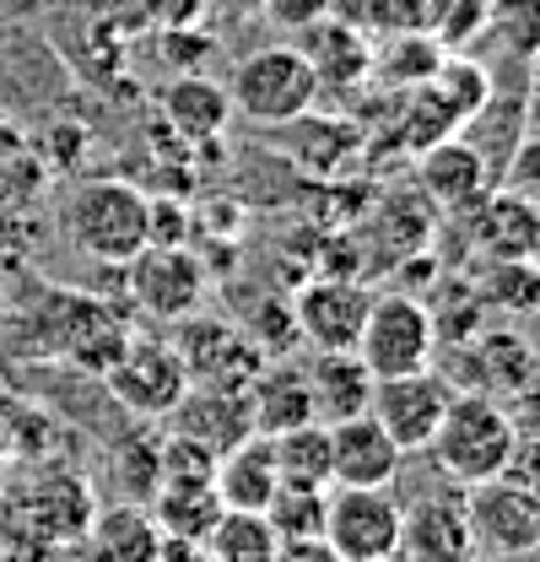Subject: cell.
I'll use <instances>...</instances> for the list:
<instances>
[{
	"instance_id": "6da1fadb",
	"label": "cell",
	"mask_w": 540,
	"mask_h": 562,
	"mask_svg": "<svg viewBox=\"0 0 540 562\" xmlns=\"http://www.w3.org/2000/svg\"><path fill=\"white\" fill-rule=\"evenodd\" d=\"M146 201L151 195H140L125 179H81L66 195L60 227L81 260L125 266L131 255L146 249Z\"/></svg>"
},
{
	"instance_id": "7a4b0ae2",
	"label": "cell",
	"mask_w": 540,
	"mask_h": 562,
	"mask_svg": "<svg viewBox=\"0 0 540 562\" xmlns=\"http://www.w3.org/2000/svg\"><path fill=\"white\" fill-rule=\"evenodd\" d=\"M514 422L497 406V395H481V390H460L449 395L443 406V422L427 443V454L438 460V471L454 482V487H471V482H486L503 471L508 449H514Z\"/></svg>"
},
{
	"instance_id": "3957f363",
	"label": "cell",
	"mask_w": 540,
	"mask_h": 562,
	"mask_svg": "<svg viewBox=\"0 0 540 562\" xmlns=\"http://www.w3.org/2000/svg\"><path fill=\"white\" fill-rule=\"evenodd\" d=\"M227 98H233V109L244 120L281 131V125H292V120H303L314 109L319 81H314V70L303 60V49L270 44V49H255V55L238 60L233 81H227Z\"/></svg>"
},
{
	"instance_id": "277c9868",
	"label": "cell",
	"mask_w": 540,
	"mask_h": 562,
	"mask_svg": "<svg viewBox=\"0 0 540 562\" xmlns=\"http://www.w3.org/2000/svg\"><path fill=\"white\" fill-rule=\"evenodd\" d=\"M357 357L373 379H395V373H416V368H432V351H438V330H432V314L421 297L410 292H373L368 303V319H362V336H357Z\"/></svg>"
},
{
	"instance_id": "5b68a950",
	"label": "cell",
	"mask_w": 540,
	"mask_h": 562,
	"mask_svg": "<svg viewBox=\"0 0 540 562\" xmlns=\"http://www.w3.org/2000/svg\"><path fill=\"white\" fill-rule=\"evenodd\" d=\"M205 266L195 260L190 244H146L140 255L125 260V292L146 319H162V325H179L190 314H201L205 303Z\"/></svg>"
},
{
	"instance_id": "8992f818",
	"label": "cell",
	"mask_w": 540,
	"mask_h": 562,
	"mask_svg": "<svg viewBox=\"0 0 540 562\" xmlns=\"http://www.w3.org/2000/svg\"><path fill=\"white\" fill-rule=\"evenodd\" d=\"M325 541L340 562H373L401 552V497L390 487H336L325 497Z\"/></svg>"
},
{
	"instance_id": "52a82bcc",
	"label": "cell",
	"mask_w": 540,
	"mask_h": 562,
	"mask_svg": "<svg viewBox=\"0 0 540 562\" xmlns=\"http://www.w3.org/2000/svg\"><path fill=\"white\" fill-rule=\"evenodd\" d=\"M454 384L432 368H416V373H395V379H373V395H368V417L379 422L401 454H427L443 406H449Z\"/></svg>"
},
{
	"instance_id": "ba28073f",
	"label": "cell",
	"mask_w": 540,
	"mask_h": 562,
	"mask_svg": "<svg viewBox=\"0 0 540 562\" xmlns=\"http://www.w3.org/2000/svg\"><path fill=\"white\" fill-rule=\"evenodd\" d=\"M465 519H471L475 558H525L540 552V503L525 497L519 487H508L503 476H486L465 487Z\"/></svg>"
},
{
	"instance_id": "9c48e42d",
	"label": "cell",
	"mask_w": 540,
	"mask_h": 562,
	"mask_svg": "<svg viewBox=\"0 0 540 562\" xmlns=\"http://www.w3.org/2000/svg\"><path fill=\"white\" fill-rule=\"evenodd\" d=\"M103 379H109L114 401H125L135 417H168L190 390V368H184L179 351L162 347V341H135V336L109 362Z\"/></svg>"
},
{
	"instance_id": "30bf717a",
	"label": "cell",
	"mask_w": 540,
	"mask_h": 562,
	"mask_svg": "<svg viewBox=\"0 0 540 562\" xmlns=\"http://www.w3.org/2000/svg\"><path fill=\"white\" fill-rule=\"evenodd\" d=\"M368 303L373 292L357 277H319L308 281L297 297H292V325H297V341L314 351H351L362 336V319H368Z\"/></svg>"
},
{
	"instance_id": "8fae6325",
	"label": "cell",
	"mask_w": 540,
	"mask_h": 562,
	"mask_svg": "<svg viewBox=\"0 0 540 562\" xmlns=\"http://www.w3.org/2000/svg\"><path fill=\"white\" fill-rule=\"evenodd\" d=\"M401 558L405 562H475L465 492H421L401 503Z\"/></svg>"
},
{
	"instance_id": "7c38bea8",
	"label": "cell",
	"mask_w": 540,
	"mask_h": 562,
	"mask_svg": "<svg viewBox=\"0 0 540 562\" xmlns=\"http://www.w3.org/2000/svg\"><path fill=\"white\" fill-rule=\"evenodd\" d=\"M401 460V443L368 412L330 422V487H395Z\"/></svg>"
},
{
	"instance_id": "4fadbf2b",
	"label": "cell",
	"mask_w": 540,
	"mask_h": 562,
	"mask_svg": "<svg viewBox=\"0 0 540 562\" xmlns=\"http://www.w3.org/2000/svg\"><path fill=\"white\" fill-rule=\"evenodd\" d=\"M416 184L438 211H471L481 195H492V162L465 136L432 140L416 151Z\"/></svg>"
},
{
	"instance_id": "5bb4252c",
	"label": "cell",
	"mask_w": 540,
	"mask_h": 562,
	"mask_svg": "<svg viewBox=\"0 0 540 562\" xmlns=\"http://www.w3.org/2000/svg\"><path fill=\"white\" fill-rule=\"evenodd\" d=\"M179 357L190 368V384H227V390H249V379L260 373V347L227 325H211V319H179Z\"/></svg>"
},
{
	"instance_id": "9a60e30c",
	"label": "cell",
	"mask_w": 540,
	"mask_h": 562,
	"mask_svg": "<svg viewBox=\"0 0 540 562\" xmlns=\"http://www.w3.org/2000/svg\"><path fill=\"white\" fill-rule=\"evenodd\" d=\"M179 422L184 438L205 443L211 454H227L233 443H244L255 432V412H249V390H227V384H190L184 401L168 412Z\"/></svg>"
},
{
	"instance_id": "2e32d148",
	"label": "cell",
	"mask_w": 540,
	"mask_h": 562,
	"mask_svg": "<svg viewBox=\"0 0 540 562\" xmlns=\"http://www.w3.org/2000/svg\"><path fill=\"white\" fill-rule=\"evenodd\" d=\"M475 244L486 260H525V255H540V206L514 195V190H492L475 201Z\"/></svg>"
},
{
	"instance_id": "e0dca14e",
	"label": "cell",
	"mask_w": 540,
	"mask_h": 562,
	"mask_svg": "<svg viewBox=\"0 0 540 562\" xmlns=\"http://www.w3.org/2000/svg\"><path fill=\"white\" fill-rule=\"evenodd\" d=\"M81 541H87V558L92 562H157L162 558V525L151 519V508L146 503H114V508H103V514H92L87 519V530H81Z\"/></svg>"
},
{
	"instance_id": "ac0fdd59",
	"label": "cell",
	"mask_w": 540,
	"mask_h": 562,
	"mask_svg": "<svg viewBox=\"0 0 540 562\" xmlns=\"http://www.w3.org/2000/svg\"><path fill=\"white\" fill-rule=\"evenodd\" d=\"M303 373H308V395H314V422H340L368 412V395H373V373L362 368L357 351H308L303 357Z\"/></svg>"
},
{
	"instance_id": "d6986e66",
	"label": "cell",
	"mask_w": 540,
	"mask_h": 562,
	"mask_svg": "<svg viewBox=\"0 0 540 562\" xmlns=\"http://www.w3.org/2000/svg\"><path fill=\"white\" fill-rule=\"evenodd\" d=\"M303 60L314 70L319 87H362L373 76V44L368 33H357L351 22H336V16H319L314 27H303Z\"/></svg>"
},
{
	"instance_id": "ffe728a7",
	"label": "cell",
	"mask_w": 540,
	"mask_h": 562,
	"mask_svg": "<svg viewBox=\"0 0 540 562\" xmlns=\"http://www.w3.org/2000/svg\"><path fill=\"white\" fill-rule=\"evenodd\" d=\"M211 487L222 497V508H266L270 492L281 487L275 476V454H270L266 432H249L244 443H233L227 454H216V471H211Z\"/></svg>"
},
{
	"instance_id": "44dd1931",
	"label": "cell",
	"mask_w": 540,
	"mask_h": 562,
	"mask_svg": "<svg viewBox=\"0 0 540 562\" xmlns=\"http://www.w3.org/2000/svg\"><path fill=\"white\" fill-rule=\"evenodd\" d=\"M249 412H255V432H266V438L297 427V422H314L303 362H260V373L249 379Z\"/></svg>"
},
{
	"instance_id": "7402d4cb",
	"label": "cell",
	"mask_w": 540,
	"mask_h": 562,
	"mask_svg": "<svg viewBox=\"0 0 540 562\" xmlns=\"http://www.w3.org/2000/svg\"><path fill=\"white\" fill-rule=\"evenodd\" d=\"M227 114H233L227 87L205 81V76H195V70L162 87V120L173 125V136L179 140H216L222 136V125H227Z\"/></svg>"
},
{
	"instance_id": "603a6c76",
	"label": "cell",
	"mask_w": 540,
	"mask_h": 562,
	"mask_svg": "<svg viewBox=\"0 0 540 562\" xmlns=\"http://www.w3.org/2000/svg\"><path fill=\"white\" fill-rule=\"evenodd\" d=\"M471 362H475V390L481 395H514L525 390L540 373V357L530 351V341H519L514 330H486L471 336Z\"/></svg>"
},
{
	"instance_id": "cb8c5ba5",
	"label": "cell",
	"mask_w": 540,
	"mask_h": 562,
	"mask_svg": "<svg viewBox=\"0 0 540 562\" xmlns=\"http://www.w3.org/2000/svg\"><path fill=\"white\" fill-rule=\"evenodd\" d=\"M146 508L162 525V536H173V541H205V530L222 514V497H216L211 482H162V487L151 492Z\"/></svg>"
},
{
	"instance_id": "d4e9b609",
	"label": "cell",
	"mask_w": 540,
	"mask_h": 562,
	"mask_svg": "<svg viewBox=\"0 0 540 562\" xmlns=\"http://www.w3.org/2000/svg\"><path fill=\"white\" fill-rule=\"evenodd\" d=\"M275 476L297 487H330V427L325 422H297L286 432H270Z\"/></svg>"
},
{
	"instance_id": "484cf974",
	"label": "cell",
	"mask_w": 540,
	"mask_h": 562,
	"mask_svg": "<svg viewBox=\"0 0 540 562\" xmlns=\"http://www.w3.org/2000/svg\"><path fill=\"white\" fill-rule=\"evenodd\" d=\"M201 547L211 552V562H270L281 541H275L266 514H255V508H222L216 525L205 530Z\"/></svg>"
},
{
	"instance_id": "4316f807",
	"label": "cell",
	"mask_w": 540,
	"mask_h": 562,
	"mask_svg": "<svg viewBox=\"0 0 540 562\" xmlns=\"http://www.w3.org/2000/svg\"><path fill=\"white\" fill-rule=\"evenodd\" d=\"M475 297L503 308V314H525L540 308V255L525 260H486L481 277H475Z\"/></svg>"
},
{
	"instance_id": "83f0119b",
	"label": "cell",
	"mask_w": 540,
	"mask_h": 562,
	"mask_svg": "<svg viewBox=\"0 0 540 562\" xmlns=\"http://www.w3.org/2000/svg\"><path fill=\"white\" fill-rule=\"evenodd\" d=\"M325 497L330 487H297V482H281L270 492V503L260 508L275 530V541H297V536H325Z\"/></svg>"
},
{
	"instance_id": "f1b7e54d",
	"label": "cell",
	"mask_w": 540,
	"mask_h": 562,
	"mask_svg": "<svg viewBox=\"0 0 540 562\" xmlns=\"http://www.w3.org/2000/svg\"><path fill=\"white\" fill-rule=\"evenodd\" d=\"M390 49L384 55H373V70H384L395 87H416V81H427L438 60H443V44L427 33V27H395L390 38H384Z\"/></svg>"
},
{
	"instance_id": "f546056e",
	"label": "cell",
	"mask_w": 540,
	"mask_h": 562,
	"mask_svg": "<svg viewBox=\"0 0 540 562\" xmlns=\"http://www.w3.org/2000/svg\"><path fill=\"white\" fill-rule=\"evenodd\" d=\"M486 33L514 55H540V0H486Z\"/></svg>"
},
{
	"instance_id": "4dcf8cb0",
	"label": "cell",
	"mask_w": 540,
	"mask_h": 562,
	"mask_svg": "<svg viewBox=\"0 0 540 562\" xmlns=\"http://www.w3.org/2000/svg\"><path fill=\"white\" fill-rule=\"evenodd\" d=\"M497 476L540 503V432H519V438H514V449H508V460H503Z\"/></svg>"
},
{
	"instance_id": "1f68e13d",
	"label": "cell",
	"mask_w": 540,
	"mask_h": 562,
	"mask_svg": "<svg viewBox=\"0 0 540 562\" xmlns=\"http://www.w3.org/2000/svg\"><path fill=\"white\" fill-rule=\"evenodd\" d=\"M195 216L179 201H146V244H190Z\"/></svg>"
},
{
	"instance_id": "d6a6232c",
	"label": "cell",
	"mask_w": 540,
	"mask_h": 562,
	"mask_svg": "<svg viewBox=\"0 0 540 562\" xmlns=\"http://www.w3.org/2000/svg\"><path fill=\"white\" fill-rule=\"evenodd\" d=\"M503 190H514V195H525V201L540 206V136H525L514 146L508 173H503Z\"/></svg>"
},
{
	"instance_id": "836d02e7",
	"label": "cell",
	"mask_w": 540,
	"mask_h": 562,
	"mask_svg": "<svg viewBox=\"0 0 540 562\" xmlns=\"http://www.w3.org/2000/svg\"><path fill=\"white\" fill-rule=\"evenodd\" d=\"M260 5H266V16L281 33H303L319 16H330V0H260Z\"/></svg>"
},
{
	"instance_id": "e575fe53",
	"label": "cell",
	"mask_w": 540,
	"mask_h": 562,
	"mask_svg": "<svg viewBox=\"0 0 540 562\" xmlns=\"http://www.w3.org/2000/svg\"><path fill=\"white\" fill-rule=\"evenodd\" d=\"M330 16L336 22H351L357 33H384V0H330Z\"/></svg>"
},
{
	"instance_id": "d590c367",
	"label": "cell",
	"mask_w": 540,
	"mask_h": 562,
	"mask_svg": "<svg viewBox=\"0 0 540 562\" xmlns=\"http://www.w3.org/2000/svg\"><path fill=\"white\" fill-rule=\"evenodd\" d=\"M508 422H514V432H540V373L525 384V390H514L508 395Z\"/></svg>"
},
{
	"instance_id": "8d00e7d4",
	"label": "cell",
	"mask_w": 540,
	"mask_h": 562,
	"mask_svg": "<svg viewBox=\"0 0 540 562\" xmlns=\"http://www.w3.org/2000/svg\"><path fill=\"white\" fill-rule=\"evenodd\" d=\"M270 562H340V552L325 536H297V541H281Z\"/></svg>"
},
{
	"instance_id": "74e56055",
	"label": "cell",
	"mask_w": 540,
	"mask_h": 562,
	"mask_svg": "<svg viewBox=\"0 0 540 562\" xmlns=\"http://www.w3.org/2000/svg\"><path fill=\"white\" fill-rule=\"evenodd\" d=\"M157 562H211L201 541H173V536H162V558Z\"/></svg>"
},
{
	"instance_id": "f35d334b",
	"label": "cell",
	"mask_w": 540,
	"mask_h": 562,
	"mask_svg": "<svg viewBox=\"0 0 540 562\" xmlns=\"http://www.w3.org/2000/svg\"><path fill=\"white\" fill-rule=\"evenodd\" d=\"M519 120H525V136H540V70L530 76V87H525V109H519Z\"/></svg>"
},
{
	"instance_id": "ab89813d",
	"label": "cell",
	"mask_w": 540,
	"mask_h": 562,
	"mask_svg": "<svg viewBox=\"0 0 540 562\" xmlns=\"http://www.w3.org/2000/svg\"><path fill=\"white\" fill-rule=\"evenodd\" d=\"M503 562H540V558H536V552H525V558H503Z\"/></svg>"
},
{
	"instance_id": "60d3db41",
	"label": "cell",
	"mask_w": 540,
	"mask_h": 562,
	"mask_svg": "<svg viewBox=\"0 0 540 562\" xmlns=\"http://www.w3.org/2000/svg\"><path fill=\"white\" fill-rule=\"evenodd\" d=\"M0 319H5V286H0Z\"/></svg>"
},
{
	"instance_id": "b9f144b4",
	"label": "cell",
	"mask_w": 540,
	"mask_h": 562,
	"mask_svg": "<svg viewBox=\"0 0 540 562\" xmlns=\"http://www.w3.org/2000/svg\"><path fill=\"white\" fill-rule=\"evenodd\" d=\"M373 562H405V558H401V552H395V558H373Z\"/></svg>"
}]
</instances>
